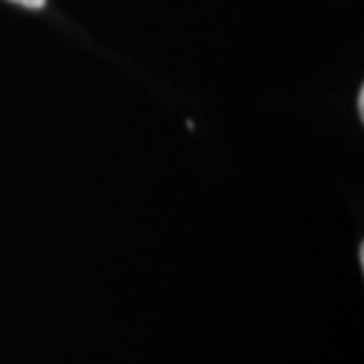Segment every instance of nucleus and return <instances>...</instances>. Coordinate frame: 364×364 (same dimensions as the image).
I'll list each match as a JSON object with an SVG mask.
<instances>
[{
	"instance_id": "1",
	"label": "nucleus",
	"mask_w": 364,
	"mask_h": 364,
	"mask_svg": "<svg viewBox=\"0 0 364 364\" xmlns=\"http://www.w3.org/2000/svg\"><path fill=\"white\" fill-rule=\"evenodd\" d=\"M14 5H21V7H28V10H41L46 5V0H10Z\"/></svg>"
},
{
	"instance_id": "2",
	"label": "nucleus",
	"mask_w": 364,
	"mask_h": 364,
	"mask_svg": "<svg viewBox=\"0 0 364 364\" xmlns=\"http://www.w3.org/2000/svg\"><path fill=\"white\" fill-rule=\"evenodd\" d=\"M358 112H360V119H364V90H360L358 95Z\"/></svg>"
}]
</instances>
